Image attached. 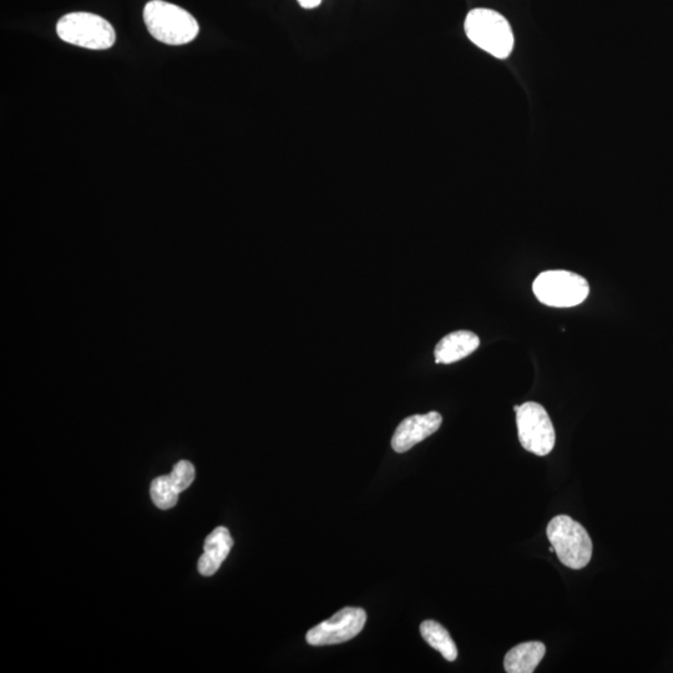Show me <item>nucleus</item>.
<instances>
[{
  "label": "nucleus",
  "instance_id": "8",
  "mask_svg": "<svg viewBox=\"0 0 673 673\" xmlns=\"http://www.w3.org/2000/svg\"><path fill=\"white\" fill-rule=\"evenodd\" d=\"M442 422L443 418L438 412L417 414V416L404 419L393 435L392 448L394 452H408L414 445L423 442L424 439L437 432Z\"/></svg>",
  "mask_w": 673,
  "mask_h": 673
},
{
  "label": "nucleus",
  "instance_id": "3",
  "mask_svg": "<svg viewBox=\"0 0 673 673\" xmlns=\"http://www.w3.org/2000/svg\"><path fill=\"white\" fill-rule=\"evenodd\" d=\"M546 535L561 564L573 570L584 569L592 558V541L583 525L568 515L551 519Z\"/></svg>",
  "mask_w": 673,
  "mask_h": 673
},
{
  "label": "nucleus",
  "instance_id": "10",
  "mask_svg": "<svg viewBox=\"0 0 673 673\" xmlns=\"http://www.w3.org/2000/svg\"><path fill=\"white\" fill-rule=\"evenodd\" d=\"M480 339L470 331H457L440 339L434 349L435 362L452 364L467 358L477 351Z\"/></svg>",
  "mask_w": 673,
  "mask_h": 673
},
{
  "label": "nucleus",
  "instance_id": "1",
  "mask_svg": "<svg viewBox=\"0 0 673 673\" xmlns=\"http://www.w3.org/2000/svg\"><path fill=\"white\" fill-rule=\"evenodd\" d=\"M149 33L168 45L189 44L200 32L199 23L185 9L164 0H151L144 8Z\"/></svg>",
  "mask_w": 673,
  "mask_h": 673
},
{
  "label": "nucleus",
  "instance_id": "11",
  "mask_svg": "<svg viewBox=\"0 0 673 673\" xmlns=\"http://www.w3.org/2000/svg\"><path fill=\"white\" fill-rule=\"evenodd\" d=\"M546 647L543 642H524L513 647L505 655L504 667L508 673H531L544 659Z\"/></svg>",
  "mask_w": 673,
  "mask_h": 673
},
{
  "label": "nucleus",
  "instance_id": "15",
  "mask_svg": "<svg viewBox=\"0 0 673 673\" xmlns=\"http://www.w3.org/2000/svg\"><path fill=\"white\" fill-rule=\"evenodd\" d=\"M303 9H315L320 7L322 0H297Z\"/></svg>",
  "mask_w": 673,
  "mask_h": 673
},
{
  "label": "nucleus",
  "instance_id": "4",
  "mask_svg": "<svg viewBox=\"0 0 673 673\" xmlns=\"http://www.w3.org/2000/svg\"><path fill=\"white\" fill-rule=\"evenodd\" d=\"M59 38L65 43L91 50L113 47L116 34L108 20L91 13H70L57 24Z\"/></svg>",
  "mask_w": 673,
  "mask_h": 673
},
{
  "label": "nucleus",
  "instance_id": "7",
  "mask_svg": "<svg viewBox=\"0 0 673 673\" xmlns=\"http://www.w3.org/2000/svg\"><path fill=\"white\" fill-rule=\"evenodd\" d=\"M366 622V611L359 607H344L330 620L323 621L308 631L306 640L312 646L343 644L354 639L363 630Z\"/></svg>",
  "mask_w": 673,
  "mask_h": 673
},
{
  "label": "nucleus",
  "instance_id": "6",
  "mask_svg": "<svg viewBox=\"0 0 673 673\" xmlns=\"http://www.w3.org/2000/svg\"><path fill=\"white\" fill-rule=\"evenodd\" d=\"M514 409L521 447L538 457L550 454L555 447L556 435L545 408L539 403L526 402Z\"/></svg>",
  "mask_w": 673,
  "mask_h": 673
},
{
  "label": "nucleus",
  "instance_id": "14",
  "mask_svg": "<svg viewBox=\"0 0 673 673\" xmlns=\"http://www.w3.org/2000/svg\"><path fill=\"white\" fill-rule=\"evenodd\" d=\"M195 467L187 460H181L172 469L169 475L170 482L174 485L177 493L184 492L195 480Z\"/></svg>",
  "mask_w": 673,
  "mask_h": 673
},
{
  "label": "nucleus",
  "instance_id": "12",
  "mask_svg": "<svg viewBox=\"0 0 673 673\" xmlns=\"http://www.w3.org/2000/svg\"><path fill=\"white\" fill-rule=\"evenodd\" d=\"M421 634L425 642L432 646L434 650L440 652L444 659L450 662L457 660V645L449 635L447 629L437 621L427 620L421 625Z\"/></svg>",
  "mask_w": 673,
  "mask_h": 673
},
{
  "label": "nucleus",
  "instance_id": "5",
  "mask_svg": "<svg viewBox=\"0 0 673 673\" xmlns=\"http://www.w3.org/2000/svg\"><path fill=\"white\" fill-rule=\"evenodd\" d=\"M533 291L536 298L546 306L569 308L581 305L588 298L590 286L578 273L546 271L536 277Z\"/></svg>",
  "mask_w": 673,
  "mask_h": 673
},
{
  "label": "nucleus",
  "instance_id": "13",
  "mask_svg": "<svg viewBox=\"0 0 673 673\" xmlns=\"http://www.w3.org/2000/svg\"><path fill=\"white\" fill-rule=\"evenodd\" d=\"M150 494L153 503L161 510L174 508L179 500V493L171 484L169 475L154 479L151 483Z\"/></svg>",
  "mask_w": 673,
  "mask_h": 673
},
{
  "label": "nucleus",
  "instance_id": "9",
  "mask_svg": "<svg viewBox=\"0 0 673 673\" xmlns=\"http://www.w3.org/2000/svg\"><path fill=\"white\" fill-rule=\"evenodd\" d=\"M234 546L229 529L219 526L207 536L204 544V555L197 563V569L202 576H212L219 571L220 566L229 556Z\"/></svg>",
  "mask_w": 673,
  "mask_h": 673
},
{
  "label": "nucleus",
  "instance_id": "2",
  "mask_svg": "<svg viewBox=\"0 0 673 673\" xmlns=\"http://www.w3.org/2000/svg\"><path fill=\"white\" fill-rule=\"evenodd\" d=\"M470 42L498 59L508 58L514 48V34L508 20L492 9L469 12L464 23Z\"/></svg>",
  "mask_w": 673,
  "mask_h": 673
}]
</instances>
